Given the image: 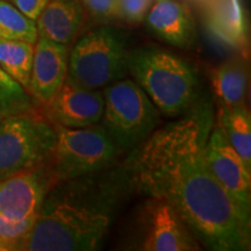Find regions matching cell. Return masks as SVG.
<instances>
[{
  "mask_svg": "<svg viewBox=\"0 0 251 251\" xmlns=\"http://www.w3.org/2000/svg\"><path fill=\"white\" fill-rule=\"evenodd\" d=\"M211 128L201 108L153 131L126 159L134 191L168 201L207 249L249 250L250 231L207 163Z\"/></svg>",
  "mask_w": 251,
  "mask_h": 251,
  "instance_id": "cell-1",
  "label": "cell"
},
{
  "mask_svg": "<svg viewBox=\"0 0 251 251\" xmlns=\"http://www.w3.org/2000/svg\"><path fill=\"white\" fill-rule=\"evenodd\" d=\"M130 191L134 187L127 161L80 177L56 181L17 250L100 249Z\"/></svg>",
  "mask_w": 251,
  "mask_h": 251,
  "instance_id": "cell-2",
  "label": "cell"
},
{
  "mask_svg": "<svg viewBox=\"0 0 251 251\" xmlns=\"http://www.w3.org/2000/svg\"><path fill=\"white\" fill-rule=\"evenodd\" d=\"M127 70L158 111L177 117L192 108L199 97V78L180 56L156 46L128 51Z\"/></svg>",
  "mask_w": 251,
  "mask_h": 251,
  "instance_id": "cell-3",
  "label": "cell"
},
{
  "mask_svg": "<svg viewBox=\"0 0 251 251\" xmlns=\"http://www.w3.org/2000/svg\"><path fill=\"white\" fill-rule=\"evenodd\" d=\"M128 36L113 25L87 31L69 54L68 78L87 89L100 90L126 77Z\"/></svg>",
  "mask_w": 251,
  "mask_h": 251,
  "instance_id": "cell-4",
  "label": "cell"
},
{
  "mask_svg": "<svg viewBox=\"0 0 251 251\" xmlns=\"http://www.w3.org/2000/svg\"><path fill=\"white\" fill-rule=\"evenodd\" d=\"M101 126L122 152L142 144L161 122V112L137 83L119 79L102 89Z\"/></svg>",
  "mask_w": 251,
  "mask_h": 251,
  "instance_id": "cell-5",
  "label": "cell"
},
{
  "mask_svg": "<svg viewBox=\"0 0 251 251\" xmlns=\"http://www.w3.org/2000/svg\"><path fill=\"white\" fill-rule=\"evenodd\" d=\"M56 141L54 125L35 112L2 119L0 121V180L49 162Z\"/></svg>",
  "mask_w": 251,
  "mask_h": 251,
  "instance_id": "cell-6",
  "label": "cell"
},
{
  "mask_svg": "<svg viewBox=\"0 0 251 251\" xmlns=\"http://www.w3.org/2000/svg\"><path fill=\"white\" fill-rule=\"evenodd\" d=\"M54 128L57 141L50 166L57 181L92 174L119 163L122 151L102 126L69 128L54 125Z\"/></svg>",
  "mask_w": 251,
  "mask_h": 251,
  "instance_id": "cell-7",
  "label": "cell"
},
{
  "mask_svg": "<svg viewBox=\"0 0 251 251\" xmlns=\"http://www.w3.org/2000/svg\"><path fill=\"white\" fill-rule=\"evenodd\" d=\"M206 159L213 176L233 203L238 218L251 230V172L229 144L219 125L209 131Z\"/></svg>",
  "mask_w": 251,
  "mask_h": 251,
  "instance_id": "cell-8",
  "label": "cell"
},
{
  "mask_svg": "<svg viewBox=\"0 0 251 251\" xmlns=\"http://www.w3.org/2000/svg\"><path fill=\"white\" fill-rule=\"evenodd\" d=\"M140 213L139 250L198 251L201 250L196 235L170 203L148 197Z\"/></svg>",
  "mask_w": 251,
  "mask_h": 251,
  "instance_id": "cell-9",
  "label": "cell"
},
{
  "mask_svg": "<svg viewBox=\"0 0 251 251\" xmlns=\"http://www.w3.org/2000/svg\"><path fill=\"white\" fill-rule=\"evenodd\" d=\"M56 181L50 161L0 180V218L11 221L36 218Z\"/></svg>",
  "mask_w": 251,
  "mask_h": 251,
  "instance_id": "cell-10",
  "label": "cell"
},
{
  "mask_svg": "<svg viewBox=\"0 0 251 251\" xmlns=\"http://www.w3.org/2000/svg\"><path fill=\"white\" fill-rule=\"evenodd\" d=\"M45 107L47 118L51 124L69 128L90 127L101 121L102 91L78 85L67 77Z\"/></svg>",
  "mask_w": 251,
  "mask_h": 251,
  "instance_id": "cell-11",
  "label": "cell"
},
{
  "mask_svg": "<svg viewBox=\"0 0 251 251\" xmlns=\"http://www.w3.org/2000/svg\"><path fill=\"white\" fill-rule=\"evenodd\" d=\"M69 54L70 46L37 36L27 91L42 106L54 98L67 79Z\"/></svg>",
  "mask_w": 251,
  "mask_h": 251,
  "instance_id": "cell-12",
  "label": "cell"
},
{
  "mask_svg": "<svg viewBox=\"0 0 251 251\" xmlns=\"http://www.w3.org/2000/svg\"><path fill=\"white\" fill-rule=\"evenodd\" d=\"M143 23L152 35L172 47L191 49L196 45V23L190 8L184 2L153 0Z\"/></svg>",
  "mask_w": 251,
  "mask_h": 251,
  "instance_id": "cell-13",
  "label": "cell"
},
{
  "mask_svg": "<svg viewBox=\"0 0 251 251\" xmlns=\"http://www.w3.org/2000/svg\"><path fill=\"white\" fill-rule=\"evenodd\" d=\"M80 0H49L36 19L37 34L61 45H72L85 19Z\"/></svg>",
  "mask_w": 251,
  "mask_h": 251,
  "instance_id": "cell-14",
  "label": "cell"
},
{
  "mask_svg": "<svg viewBox=\"0 0 251 251\" xmlns=\"http://www.w3.org/2000/svg\"><path fill=\"white\" fill-rule=\"evenodd\" d=\"M208 26L226 45H247V19L241 0H213L208 8Z\"/></svg>",
  "mask_w": 251,
  "mask_h": 251,
  "instance_id": "cell-15",
  "label": "cell"
},
{
  "mask_svg": "<svg viewBox=\"0 0 251 251\" xmlns=\"http://www.w3.org/2000/svg\"><path fill=\"white\" fill-rule=\"evenodd\" d=\"M211 80L221 107L246 105L249 81L246 61L238 57L228 59L213 70Z\"/></svg>",
  "mask_w": 251,
  "mask_h": 251,
  "instance_id": "cell-16",
  "label": "cell"
},
{
  "mask_svg": "<svg viewBox=\"0 0 251 251\" xmlns=\"http://www.w3.org/2000/svg\"><path fill=\"white\" fill-rule=\"evenodd\" d=\"M226 139L251 172V117L246 105L220 107L219 124Z\"/></svg>",
  "mask_w": 251,
  "mask_h": 251,
  "instance_id": "cell-17",
  "label": "cell"
},
{
  "mask_svg": "<svg viewBox=\"0 0 251 251\" xmlns=\"http://www.w3.org/2000/svg\"><path fill=\"white\" fill-rule=\"evenodd\" d=\"M33 55V43L0 39V68L26 90L29 84Z\"/></svg>",
  "mask_w": 251,
  "mask_h": 251,
  "instance_id": "cell-18",
  "label": "cell"
},
{
  "mask_svg": "<svg viewBox=\"0 0 251 251\" xmlns=\"http://www.w3.org/2000/svg\"><path fill=\"white\" fill-rule=\"evenodd\" d=\"M36 23L26 17L8 0H0V39L25 41L35 45Z\"/></svg>",
  "mask_w": 251,
  "mask_h": 251,
  "instance_id": "cell-19",
  "label": "cell"
},
{
  "mask_svg": "<svg viewBox=\"0 0 251 251\" xmlns=\"http://www.w3.org/2000/svg\"><path fill=\"white\" fill-rule=\"evenodd\" d=\"M30 112H34V99L0 68V115L9 117Z\"/></svg>",
  "mask_w": 251,
  "mask_h": 251,
  "instance_id": "cell-20",
  "label": "cell"
},
{
  "mask_svg": "<svg viewBox=\"0 0 251 251\" xmlns=\"http://www.w3.org/2000/svg\"><path fill=\"white\" fill-rule=\"evenodd\" d=\"M153 0H117L118 20L130 26L143 24Z\"/></svg>",
  "mask_w": 251,
  "mask_h": 251,
  "instance_id": "cell-21",
  "label": "cell"
},
{
  "mask_svg": "<svg viewBox=\"0 0 251 251\" xmlns=\"http://www.w3.org/2000/svg\"><path fill=\"white\" fill-rule=\"evenodd\" d=\"M36 218H31L21 221H11L0 218V241L9 244L12 249L17 250L18 244L30 230Z\"/></svg>",
  "mask_w": 251,
  "mask_h": 251,
  "instance_id": "cell-22",
  "label": "cell"
},
{
  "mask_svg": "<svg viewBox=\"0 0 251 251\" xmlns=\"http://www.w3.org/2000/svg\"><path fill=\"white\" fill-rule=\"evenodd\" d=\"M85 12L102 25H113L118 20L117 0H80Z\"/></svg>",
  "mask_w": 251,
  "mask_h": 251,
  "instance_id": "cell-23",
  "label": "cell"
},
{
  "mask_svg": "<svg viewBox=\"0 0 251 251\" xmlns=\"http://www.w3.org/2000/svg\"><path fill=\"white\" fill-rule=\"evenodd\" d=\"M12 2L19 11L28 17L31 20L36 21L41 12L45 9L49 0H8Z\"/></svg>",
  "mask_w": 251,
  "mask_h": 251,
  "instance_id": "cell-24",
  "label": "cell"
},
{
  "mask_svg": "<svg viewBox=\"0 0 251 251\" xmlns=\"http://www.w3.org/2000/svg\"><path fill=\"white\" fill-rule=\"evenodd\" d=\"M0 251H13V249H12V247L9 244L0 241Z\"/></svg>",
  "mask_w": 251,
  "mask_h": 251,
  "instance_id": "cell-25",
  "label": "cell"
},
{
  "mask_svg": "<svg viewBox=\"0 0 251 251\" xmlns=\"http://www.w3.org/2000/svg\"><path fill=\"white\" fill-rule=\"evenodd\" d=\"M4 118H6V117H4V115H0V121H1Z\"/></svg>",
  "mask_w": 251,
  "mask_h": 251,
  "instance_id": "cell-26",
  "label": "cell"
}]
</instances>
